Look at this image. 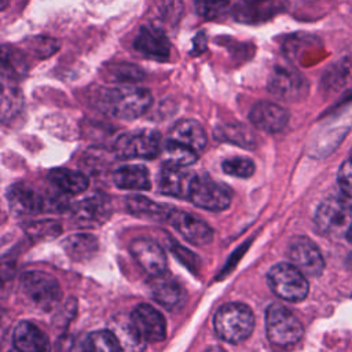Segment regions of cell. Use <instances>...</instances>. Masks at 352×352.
Instances as JSON below:
<instances>
[{
  "instance_id": "cell-18",
  "label": "cell",
  "mask_w": 352,
  "mask_h": 352,
  "mask_svg": "<svg viewBox=\"0 0 352 352\" xmlns=\"http://www.w3.org/2000/svg\"><path fill=\"white\" fill-rule=\"evenodd\" d=\"M150 290L153 298L169 311L177 309L184 301V290L182 285L166 272L153 276Z\"/></svg>"
},
{
  "instance_id": "cell-10",
  "label": "cell",
  "mask_w": 352,
  "mask_h": 352,
  "mask_svg": "<svg viewBox=\"0 0 352 352\" xmlns=\"http://www.w3.org/2000/svg\"><path fill=\"white\" fill-rule=\"evenodd\" d=\"M287 256L293 265L308 276H318L324 268V260L318 246L305 236H296L289 243Z\"/></svg>"
},
{
  "instance_id": "cell-30",
  "label": "cell",
  "mask_w": 352,
  "mask_h": 352,
  "mask_svg": "<svg viewBox=\"0 0 352 352\" xmlns=\"http://www.w3.org/2000/svg\"><path fill=\"white\" fill-rule=\"evenodd\" d=\"M3 81V95H1V118L6 122L8 118L15 117L22 107V96L15 85V81Z\"/></svg>"
},
{
  "instance_id": "cell-13",
  "label": "cell",
  "mask_w": 352,
  "mask_h": 352,
  "mask_svg": "<svg viewBox=\"0 0 352 352\" xmlns=\"http://www.w3.org/2000/svg\"><path fill=\"white\" fill-rule=\"evenodd\" d=\"M129 252L135 261L151 276L165 272L166 254L154 241L147 238H135L129 245Z\"/></svg>"
},
{
  "instance_id": "cell-32",
  "label": "cell",
  "mask_w": 352,
  "mask_h": 352,
  "mask_svg": "<svg viewBox=\"0 0 352 352\" xmlns=\"http://www.w3.org/2000/svg\"><path fill=\"white\" fill-rule=\"evenodd\" d=\"M60 224L54 220H40V221H33L29 223L26 227V232L32 238L37 239H44V238H51L55 236L60 232Z\"/></svg>"
},
{
  "instance_id": "cell-12",
  "label": "cell",
  "mask_w": 352,
  "mask_h": 352,
  "mask_svg": "<svg viewBox=\"0 0 352 352\" xmlns=\"http://www.w3.org/2000/svg\"><path fill=\"white\" fill-rule=\"evenodd\" d=\"M168 221L186 241L192 245H208L213 238V230L210 226L192 213L173 209Z\"/></svg>"
},
{
  "instance_id": "cell-34",
  "label": "cell",
  "mask_w": 352,
  "mask_h": 352,
  "mask_svg": "<svg viewBox=\"0 0 352 352\" xmlns=\"http://www.w3.org/2000/svg\"><path fill=\"white\" fill-rule=\"evenodd\" d=\"M197 10L205 18H216L227 6V0H197Z\"/></svg>"
},
{
  "instance_id": "cell-29",
  "label": "cell",
  "mask_w": 352,
  "mask_h": 352,
  "mask_svg": "<svg viewBox=\"0 0 352 352\" xmlns=\"http://www.w3.org/2000/svg\"><path fill=\"white\" fill-rule=\"evenodd\" d=\"M88 352H124L111 330H98L87 336Z\"/></svg>"
},
{
  "instance_id": "cell-1",
  "label": "cell",
  "mask_w": 352,
  "mask_h": 352,
  "mask_svg": "<svg viewBox=\"0 0 352 352\" xmlns=\"http://www.w3.org/2000/svg\"><path fill=\"white\" fill-rule=\"evenodd\" d=\"M99 109L118 120H133L147 111L153 102L151 92L144 88L124 85L98 92Z\"/></svg>"
},
{
  "instance_id": "cell-17",
  "label": "cell",
  "mask_w": 352,
  "mask_h": 352,
  "mask_svg": "<svg viewBox=\"0 0 352 352\" xmlns=\"http://www.w3.org/2000/svg\"><path fill=\"white\" fill-rule=\"evenodd\" d=\"M249 120L252 124L268 133H275L282 131L287 121V111L276 103L272 102H257L249 111Z\"/></svg>"
},
{
  "instance_id": "cell-19",
  "label": "cell",
  "mask_w": 352,
  "mask_h": 352,
  "mask_svg": "<svg viewBox=\"0 0 352 352\" xmlns=\"http://www.w3.org/2000/svg\"><path fill=\"white\" fill-rule=\"evenodd\" d=\"M16 352H51V342L44 331L32 322H19L12 331Z\"/></svg>"
},
{
  "instance_id": "cell-2",
  "label": "cell",
  "mask_w": 352,
  "mask_h": 352,
  "mask_svg": "<svg viewBox=\"0 0 352 352\" xmlns=\"http://www.w3.org/2000/svg\"><path fill=\"white\" fill-rule=\"evenodd\" d=\"M213 326L216 334L223 341L238 344L252 334L254 315L252 309L242 302H227L217 309Z\"/></svg>"
},
{
  "instance_id": "cell-6",
  "label": "cell",
  "mask_w": 352,
  "mask_h": 352,
  "mask_svg": "<svg viewBox=\"0 0 352 352\" xmlns=\"http://www.w3.org/2000/svg\"><path fill=\"white\" fill-rule=\"evenodd\" d=\"M315 223L327 235H346L352 224V204L340 197L324 199L316 210Z\"/></svg>"
},
{
  "instance_id": "cell-5",
  "label": "cell",
  "mask_w": 352,
  "mask_h": 352,
  "mask_svg": "<svg viewBox=\"0 0 352 352\" xmlns=\"http://www.w3.org/2000/svg\"><path fill=\"white\" fill-rule=\"evenodd\" d=\"M21 292L40 309H51L59 302L62 289L52 275L44 271H26L21 276Z\"/></svg>"
},
{
  "instance_id": "cell-26",
  "label": "cell",
  "mask_w": 352,
  "mask_h": 352,
  "mask_svg": "<svg viewBox=\"0 0 352 352\" xmlns=\"http://www.w3.org/2000/svg\"><path fill=\"white\" fill-rule=\"evenodd\" d=\"M65 253L74 261L89 258L98 250V241L89 234H74L62 242Z\"/></svg>"
},
{
  "instance_id": "cell-15",
  "label": "cell",
  "mask_w": 352,
  "mask_h": 352,
  "mask_svg": "<svg viewBox=\"0 0 352 352\" xmlns=\"http://www.w3.org/2000/svg\"><path fill=\"white\" fill-rule=\"evenodd\" d=\"M195 179V173L186 170L182 166L165 165L158 177V188L165 195L188 199Z\"/></svg>"
},
{
  "instance_id": "cell-4",
  "label": "cell",
  "mask_w": 352,
  "mask_h": 352,
  "mask_svg": "<svg viewBox=\"0 0 352 352\" xmlns=\"http://www.w3.org/2000/svg\"><path fill=\"white\" fill-rule=\"evenodd\" d=\"M267 280L271 290L286 301H301L308 294V280L292 263H279L271 267L267 274Z\"/></svg>"
},
{
  "instance_id": "cell-23",
  "label": "cell",
  "mask_w": 352,
  "mask_h": 352,
  "mask_svg": "<svg viewBox=\"0 0 352 352\" xmlns=\"http://www.w3.org/2000/svg\"><path fill=\"white\" fill-rule=\"evenodd\" d=\"M126 209L131 214L146 219V220H155V221H168L173 209L169 206L160 205L146 197L142 195H129L125 199Z\"/></svg>"
},
{
  "instance_id": "cell-24",
  "label": "cell",
  "mask_w": 352,
  "mask_h": 352,
  "mask_svg": "<svg viewBox=\"0 0 352 352\" xmlns=\"http://www.w3.org/2000/svg\"><path fill=\"white\" fill-rule=\"evenodd\" d=\"M169 139L188 146L197 153L206 146V133L195 120H182L170 131Z\"/></svg>"
},
{
  "instance_id": "cell-21",
  "label": "cell",
  "mask_w": 352,
  "mask_h": 352,
  "mask_svg": "<svg viewBox=\"0 0 352 352\" xmlns=\"http://www.w3.org/2000/svg\"><path fill=\"white\" fill-rule=\"evenodd\" d=\"M110 330L120 341L124 352H143L146 341L140 336L131 316L124 314L116 315L110 322Z\"/></svg>"
},
{
  "instance_id": "cell-35",
  "label": "cell",
  "mask_w": 352,
  "mask_h": 352,
  "mask_svg": "<svg viewBox=\"0 0 352 352\" xmlns=\"http://www.w3.org/2000/svg\"><path fill=\"white\" fill-rule=\"evenodd\" d=\"M338 184L341 190L352 198V155L342 162L338 170Z\"/></svg>"
},
{
  "instance_id": "cell-22",
  "label": "cell",
  "mask_w": 352,
  "mask_h": 352,
  "mask_svg": "<svg viewBox=\"0 0 352 352\" xmlns=\"http://www.w3.org/2000/svg\"><path fill=\"white\" fill-rule=\"evenodd\" d=\"M113 180L122 190L143 191L151 187L148 170L143 165H124L114 170Z\"/></svg>"
},
{
  "instance_id": "cell-28",
  "label": "cell",
  "mask_w": 352,
  "mask_h": 352,
  "mask_svg": "<svg viewBox=\"0 0 352 352\" xmlns=\"http://www.w3.org/2000/svg\"><path fill=\"white\" fill-rule=\"evenodd\" d=\"M162 161L168 166H182L186 168L188 165H192L197 161V151L190 148L186 144H182L179 142L168 139L162 148Z\"/></svg>"
},
{
  "instance_id": "cell-16",
  "label": "cell",
  "mask_w": 352,
  "mask_h": 352,
  "mask_svg": "<svg viewBox=\"0 0 352 352\" xmlns=\"http://www.w3.org/2000/svg\"><path fill=\"white\" fill-rule=\"evenodd\" d=\"M133 45L136 51L150 59L165 60L169 56V40L165 33L154 25L143 26L139 30Z\"/></svg>"
},
{
  "instance_id": "cell-8",
  "label": "cell",
  "mask_w": 352,
  "mask_h": 352,
  "mask_svg": "<svg viewBox=\"0 0 352 352\" xmlns=\"http://www.w3.org/2000/svg\"><path fill=\"white\" fill-rule=\"evenodd\" d=\"M232 191L228 186L213 180L209 176H198L190 192V201L202 209L221 212L231 204Z\"/></svg>"
},
{
  "instance_id": "cell-9",
  "label": "cell",
  "mask_w": 352,
  "mask_h": 352,
  "mask_svg": "<svg viewBox=\"0 0 352 352\" xmlns=\"http://www.w3.org/2000/svg\"><path fill=\"white\" fill-rule=\"evenodd\" d=\"M111 216L110 199L100 192L77 202L72 212L73 221L81 228H96L104 224Z\"/></svg>"
},
{
  "instance_id": "cell-38",
  "label": "cell",
  "mask_w": 352,
  "mask_h": 352,
  "mask_svg": "<svg viewBox=\"0 0 352 352\" xmlns=\"http://www.w3.org/2000/svg\"><path fill=\"white\" fill-rule=\"evenodd\" d=\"M246 3L249 4H258V3H263V1H268V0H245Z\"/></svg>"
},
{
  "instance_id": "cell-31",
  "label": "cell",
  "mask_w": 352,
  "mask_h": 352,
  "mask_svg": "<svg viewBox=\"0 0 352 352\" xmlns=\"http://www.w3.org/2000/svg\"><path fill=\"white\" fill-rule=\"evenodd\" d=\"M221 168L224 173L234 177H250L254 173V164L246 157H231L223 161Z\"/></svg>"
},
{
  "instance_id": "cell-27",
  "label": "cell",
  "mask_w": 352,
  "mask_h": 352,
  "mask_svg": "<svg viewBox=\"0 0 352 352\" xmlns=\"http://www.w3.org/2000/svg\"><path fill=\"white\" fill-rule=\"evenodd\" d=\"M214 138L220 142L238 144L242 147H254L256 135L242 124H226L214 129Z\"/></svg>"
},
{
  "instance_id": "cell-33",
  "label": "cell",
  "mask_w": 352,
  "mask_h": 352,
  "mask_svg": "<svg viewBox=\"0 0 352 352\" xmlns=\"http://www.w3.org/2000/svg\"><path fill=\"white\" fill-rule=\"evenodd\" d=\"M56 352H88L87 351V336H66L56 344Z\"/></svg>"
},
{
  "instance_id": "cell-3",
  "label": "cell",
  "mask_w": 352,
  "mask_h": 352,
  "mask_svg": "<svg viewBox=\"0 0 352 352\" xmlns=\"http://www.w3.org/2000/svg\"><path fill=\"white\" fill-rule=\"evenodd\" d=\"M265 330L268 341L275 346H292L304 334L301 322L280 304H272L267 308Z\"/></svg>"
},
{
  "instance_id": "cell-20",
  "label": "cell",
  "mask_w": 352,
  "mask_h": 352,
  "mask_svg": "<svg viewBox=\"0 0 352 352\" xmlns=\"http://www.w3.org/2000/svg\"><path fill=\"white\" fill-rule=\"evenodd\" d=\"M7 201L15 214H36L44 209V198L23 183L8 187Z\"/></svg>"
},
{
  "instance_id": "cell-14",
  "label": "cell",
  "mask_w": 352,
  "mask_h": 352,
  "mask_svg": "<svg viewBox=\"0 0 352 352\" xmlns=\"http://www.w3.org/2000/svg\"><path fill=\"white\" fill-rule=\"evenodd\" d=\"M131 318L146 342H160L166 336L164 316L148 304H139Z\"/></svg>"
},
{
  "instance_id": "cell-7",
  "label": "cell",
  "mask_w": 352,
  "mask_h": 352,
  "mask_svg": "<svg viewBox=\"0 0 352 352\" xmlns=\"http://www.w3.org/2000/svg\"><path fill=\"white\" fill-rule=\"evenodd\" d=\"M161 150V136L157 131L143 129L121 135L114 143L118 158H154Z\"/></svg>"
},
{
  "instance_id": "cell-11",
  "label": "cell",
  "mask_w": 352,
  "mask_h": 352,
  "mask_svg": "<svg viewBox=\"0 0 352 352\" xmlns=\"http://www.w3.org/2000/svg\"><path fill=\"white\" fill-rule=\"evenodd\" d=\"M268 89L271 94L282 99L297 100L305 96L308 82L297 70L287 66H279L274 70L268 81Z\"/></svg>"
},
{
  "instance_id": "cell-36",
  "label": "cell",
  "mask_w": 352,
  "mask_h": 352,
  "mask_svg": "<svg viewBox=\"0 0 352 352\" xmlns=\"http://www.w3.org/2000/svg\"><path fill=\"white\" fill-rule=\"evenodd\" d=\"M205 352H226V351L221 349V348H219V346H210V348H208Z\"/></svg>"
},
{
  "instance_id": "cell-37",
  "label": "cell",
  "mask_w": 352,
  "mask_h": 352,
  "mask_svg": "<svg viewBox=\"0 0 352 352\" xmlns=\"http://www.w3.org/2000/svg\"><path fill=\"white\" fill-rule=\"evenodd\" d=\"M345 236H346V239L352 243V224H351V227H349V230H348V232H346Z\"/></svg>"
},
{
  "instance_id": "cell-39",
  "label": "cell",
  "mask_w": 352,
  "mask_h": 352,
  "mask_svg": "<svg viewBox=\"0 0 352 352\" xmlns=\"http://www.w3.org/2000/svg\"><path fill=\"white\" fill-rule=\"evenodd\" d=\"M15 352H16V351H15Z\"/></svg>"
},
{
  "instance_id": "cell-25",
  "label": "cell",
  "mask_w": 352,
  "mask_h": 352,
  "mask_svg": "<svg viewBox=\"0 0 352 352\" xmlns=\"http://www.w3.org/2000/svg\"><path fill=\"white\" fill-rule=\"evenodd\" d=\"M48 177L52 184L63 194H80L88 188L87 176L77 170L56 168L50 172Z\"/></svg>"
}]
</instances>
